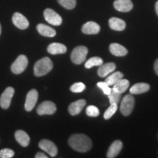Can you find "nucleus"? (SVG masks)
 <instances>
[{"label": "nucleus", "instance_id": "7", "mask_svg": "<svg viewBox=\"0 0 158 158\" xmlns=\"http://www.w3.org/2000/svg\"><path fill=\"white\" fill-rule=\"evenodd\" d=\"M56 110V106L54 102L51 101H44L40 103L37 108L39 115H52Z\"/></svg>", "mask_w": 158, "mask_h": 158}, {"label": "nucleus", "instance_id": "10", "mask_svg": "<svg viewBox=\"0 0 158 158\" xmlns=\"http://www.w3.org/2000/svg\"><path fill=\"white\" fill-rule=\"evenodd\" d=\"M38 99V92L36 89H31L27 93L24 105L25 110L27 111H31L35 108Z\"/></svg>", "mask_w": 158, "mask_h": 158}, {"label": "nucleus", "instance_id": "26", "mask_svg": "<svg viewBox=\"0 0 158 158\" xmlns=\"http://www.w3.org/2000/svg\"><path fill=\"white\" fill-rule=\"evenodd\" d=\"M108 98H109V101L110 104L113 103H116L117 104L118 102L120 101L122 98V94L121 93H118L114 91L113 89H111L110 90V94H108Z\"/></svg>", "mask_w": 158, "mask_h": 158}, {"label": "nucleus", "instance_id": "29", "mask_svg": "<svg viewBox=\"0 0 158 158\" xmlns=\"http://www.w3.org/2000/svg\"><path fill=\"white\" fill-rule=\"evenodd\" d=\"M85 89H86V86L84 84L81 82H77L75 83L70 86V90L72 91L74 93H79V92H82Z\"/></svg>", "mask_w": 158, "mask_h": 158}, {"label": "nucleus", "instance_id": "33", "mask_svg": "<svg viewBox=\"0 0 158 158\" xmlns=\"http://www.w3.org/2000/svg\"><path fill=\"white\" fill-rule=\"evenodd\" d=\"M35 157L36 158H47L48 157V156L45 155V154H43L42 152H38L36 154V155H35Z\"/></svg>", "mask_w": 158, "mask_h": 158}, {"label": "nucleus", "instance_id": "35", "mask_svg": "<svg viewBox=\"0 0 158 158\" xmlns=\"http://www.w3.org/2000/svg\"><path fill=\"white\" fill-rule=\"evenodd\" d=\"M155 11H156V13H157V15L158 16V1L155 4Z\"/></svg>", "mask_w": 158, "mask_h": 158}, {"label": "nucleus", "instance_id": "13", "mask_svg": "<svg viewBox=\"0 0 158 158\" xmlns=\"http://www.w3.org/2000/svg\"><path fill=\"white\" fill-rule=\"evenodd\" d=\"M86 100L81 99V100H77L72 102L70 106H69L68 110L69 113H70L72 116H76L78 115L82 111V110L84 109V106H86Z\"/></svg>", "mask_w": 158, "mask_h": 158}, {"label": "nucleus", "instance_id": "4", "mask_svg": "<svg viewBox=\"0 0 158 158\" xmlns=\"http://www.w3.org/2000/svg\"><path fill=\"white\" fill-rule=\"evenodd\" d=\"M135 106V98L131 94H127L122 99L120 106V111L124 116H129Z\"/></svg>", "mask_w": 158, "mask_h": 158}, {"label": "nucleus", "instance_id": "11", "mask_svg": "<svg viewBox=\"0 0 158 158\" xmlns=\"http://www.w3.org/2000/svg\"><path fill=\"white\" fill-rule=\"evenodd\" d=\"M13 23L20 29H26L29 27V23L24 15L20 13H15L13 16Z\"/></svg>", "mask_w": 158, "mask_h": 158}, {"label": "nucleus", "instance_id": "20", "mask_svg": "<svg viewBox=\"0 0 158 158\" xmlns=\"http://www.w3.org/2000/svg\"><path fill=\"white\" fill-rule=\"evenodd\" d=\"M37 30L41 35L44 37H54L56 36V31L54 29L51 28V27L43 24V23H39L37 26Z\"/></svg>", "mask_w": 158, "mask_h": 158}, {"label": "nucleus", "instance_id": "28", "mask_svg": "<svg viewBox=\"0 0 158 158\" xmlns=\"http://www.w3.org/2000/svg\"><path fill=\"white\" fill-rule=\"evenodd\" d=\"M63 7L68 10H73L76 5V0H57Z\"/></svg>", "mask_w": 158, "mask_h": 158}, {"label": "nucleus", "instance_id": "8", "mask_svg": "<svg viewBox=\"0 0 158 158\" xmlns=\"http://www.w3.org/2000/svg\"><path fill=\"white\" fill-rule=\"evenodd\" d=\"M15 93V89L11 86L6 88L0 97V106L3 109H7L11 103L12 98Z\"/></svg>", "mask_w": 158, "mask_h": 158}, {"label": "nucleus", "instance_id": "24", "mask_svg": "<svg viewBox=\"0 0 158 158\" xmlns=\"http://www.w3.org/2000/svg\"><path fill=\"white\" fill-rule=\"evenodd\" d=\"M124 75L121 72H115L114 73H112L110 76H108L107 78L106 79V81L109 86H113L114 84H116L118 81L121 80L122 78H123Z\"/></svg>", "mask_w": 158, "mask_h": 158}, {"label": "nucleus", "instance_id": "6", "mask_svg": "<svg viewBox=\"0 0 158 158\" xmlns=\"http://www.w3.org/2000/svg\"><path fill=\"white\" fill-rule=\"evenodd\" d=\"M43 15L45 21L54 26H60L62 23V17L59 15L56 12H55L54 10L47 8L44 10Z\"/></svg>", "mask_w": 158, "mask_h": 158}, {"label": "nucleus", "instance_id": "31", "mask_svg": "<svg viewBox=\"0 0 158 158\" xmlns=\"http://www.w3.org/2000/svg\"><path fill=\"white\" fill-rule=\"evenodd\" d=\"M14 151L10 149H2L0 150V157L11 158L14 156Z\"/></svg>", "mask_w": 158, "mask_h": 158}, {"label": "nucleus", "instance_id": "27", "mask_svg": "<svg viewBox=\"0 0 158 158\" xmlns=\"http://www.w3.org/2000/svg\"><path fill=\"white\" fill-rule=\"evenodd\" d=\"M118 109V106L117 104L116 103H113L110 104V107L108 108L107 110H106V112L104 113V118L105 119H109L113 116L114 114L116 113V110Z\"/></svg>", "mask_w": 158, "mask_h": 158}, {"label": "nucleus", "instance_id": "22", "mask_svg": "<svg viewBox=\"0 0 158 158\" xmlns=\"http://www.w3.org/2000/svg\"><path fill=\"white\" fill-rule=\"evenodd\" d=\"M150 86L147 83H138L134 84L130 88V92L132 94H139L142 93H145L149 90Z\"/></svg>", "mask_w": 158, "mask_h": 158}, {"label": "nucleus", "instance_id": "16", "mask_svg": "<svg viewBox=\"0 0 158 158\" xmlns=\"http://www.w3.org/2000/svg\"><path fill=\"white\" fill-rule=\"evenodd\" d=\"M116 69V64L113 62L106 63L105 64L100 65L98 70V76L101 78H105L111 73H113Z\"/></svg>", "mask_w": 158, "mask_h": 158}, {"label": "nucleus", "instance_id": "17", "mask_svg": "<svg viewBox=\"0 0 158 158\" xmlns=\"http://www.w3.org/2000/svg\"><path fill=\"white\" fill-rule=\"evenodd\" d=\"M47 51L49 54L52 55L56 54H62L66 53L67 47L62 43H53L48 46Z\"/></svg>", "mask_w": 158, "mask_h": 158}, {"label": "nucleus", "instance_id": "23", "mask_svg": "<svg viewBox=\"0 0 158 158\" xmlns=\"http://www.w3.org/2000/svg\"><path fill=\"white\" fill-rule=\"evenodd\" d=\"M130 81L127 79L122 78L113 86V89L118 93H124L126 90L129 88Z\"/></svg>", "mask_w": 158, "mask_h": 158}, {"label": "nucleus", "instance_id": "1", "mask_svg": "<svg viewBox=\"0 0 158 158\" xmlns=\"http://www.w3.org/2000/svg\"><path fill=\"white\" fill-rule=\"evenodd\" d=\"M69 145L76 151L86 152L92 147V142L87 135L84 134H74L69 138Z\"/></svg>", "mask_w": 158, "mask_h": 158}, {"label": "nucleus", "instance_id": "21", "mask_svg": "<svg viewBox=\"0 0 158 158\" xmlns=\"http://www.w3.org/2000/svg\"><path fill=\"white\" fill-rule=\"evenodd\" d=\"M109 50L112 54L116 56H126L128 52L127 48L118 43H111L109 46Z\"/></svg>", "mask_w": 158, "mask_h": 158}, {"label": "nucleus", "instance_id": "34", "mask_svg": "<svg viewBox=\"0 0 158 158\" xmlns=\"http://www.w3.org/2000/svg\"><path fill=\"white\" fill-rule=\"evenodd\" d=\"M154 68H155V71L156 74L158 76V59L155 61V65H154Z\"/></svg>", "mask_w": 158, "mask_h": 158}, {"label": "nucleus", "instance_id": "36", "mask_svg": "<svg viewBox=\"0 0 158 158\" xmlns=\"http://www.w3.org/2000/svg\"><path fill=\"white\" fill-rule=\"evenodd\" d=\"M1 33H2V27H1V24H0V35H1Z\"/></svg>", "mask_w": 158, "mask_h": 158}, {"label": "nucleus", "instance_id": "30", "mask_svg": "<svg viewBox=\"0 0 158 158\" xmlns=\"http://www.w3.org/2000/svg\"><path fill=\"white\" fill-rule=\"evenodd\" d=\"M86 113L89 116L91 117H96L100 114V110L96 106H89L86 108Z\"/></svg>", "mask_w": 158, "mask_h": 158}, {"label": "nucleus", "instance_id": "25", "mask_svg": "<svg viewBox=\"0 0 158 158\" xmlns=\"http://www.w3.org/2000/svg\"><path fill=\"white\" fill-rule=\"evenodd\" d=\"M102 63H103V61L100 57H92V58L88 59L87 62L85 63V68L89 69L94 66H100V65L102 64Z\"/></svg>", "mask_w": 158, "mask_h": 158}, {"label": "nucleus", "instance_id": "9", "mask_svg": "<svg viewBox=\"0 0 158 158\" xmlns=\"http://www.w3.org/2000/svg\"><path fill=\"white\" fill-rule=\"evenodd\" d=\"M39 147L52 157H56L57 152H58V149L54 142L47 139H43L40 141Z\"/></svg>", "mask_w": 158, "mask_h": 158}, {"label": "nucleus", "instance_id": "32", "mask_svg": "<svg viewBox=\"0 0 158 158\" xmlns=\"http://www.w3.org/2000/svg\"><path fill=\"white\" fill-rule=\"evenodd\" d=\"M97 85H98V86L99 88L101 89L105 94L108 95V94H110L111 89L110 88L109 85H108L107 83L106 82H98Z\"/></svg>", "mask_w": 158, "mask_h": 158}, {"label": "nucleus", "instance_id": "14", "mask_svg": "<svg viewBox=\"0 0 158 158\" xmlns=\"http://www.w3.org/2000/svg\"><path fill=\"white\" fill-rule=\"evenodd\" d=\"M100 31V27L98 23L94 21H89L84 23L82 27L83 33L86 35H96Z\"/></svg>", "mask_w": 158, "mask_h": 158}, {"label": "nucleus", "instance_id": "2", "mask_svg": "<svg viewBox=\"0 0 158 158\" xmlns=\"http://www.w3.org/2000/svg\"><path fill=\"white\" fill-rule=\"evenodd\" d=\"M53 67H54V64L51 59L48 57H44L35 63L34 73L37 77L43 76L48 73L53 69Z\"/></svg>", "mask_w": 158, "mask_h": 158}, {"label": "nucleus", "instance_id": "15", "mask_svg": "<svg viewBox=\"0 0 158 158\" xmlns=\"http://www.w3.org/2000/svg\"><path fill=\"white\" fill-rule=\"evenodd\" d=\"M123 147L122 142L119 140H116V141H114L110 146L109 149L107 152V157L108 158H114L116 157V156L118 155V153L121 152Z\"/></svg>", "mask_w": 158, "mask_h": 158}, {"label": "nucleus", "instance_id": "3", "mask_svg": "<svg viewBox=\"0 0 158 158\" xmlns=\"http://www.w3.org/2000/svg\"><path fill=\"white\" fill-rule=\"evenodd\" d=\"M88 48L86 46L80 45L73 49L70 56L71 60L74 64H80L86 60Z\"/></svg>", "mask_w": 158, "mask_h": 158}, {"label": "nucleus", "instance_id": "5", "mask_svg": "<svg viewBox=\"0 0 158 158\" xmlns=\"http://www.w3.org/2000/svg\"><path fill=\"white\" fill-rule=\"evenodd\" d=\"M28 65V59L25 55H20L11 65V70L15 74H21Z\"/></svg>", "mask_w": 158, "mask_h": 158}, {"label": "nucleus", "instance_id": "18", "mask_svg": "<svg viewBox=\"0 0 158 158\" xmlns=\"http://www.w3.org/2000/svg\"><path fill=\"white\" fill-rule=\"evenodd\" d=\"M15 138L19 143L23 147H27L30 142V138L28 134L23 130H17L15 133Z\"/></svg>", "mask_w": 158, "mask_h": 158}, {"label": "nucleus", "instance_id": "19", "mask_svg": "<svg viewBox=\"0 0 158 158\" xmlns=\"http://www.w3.org/2000/svg\"><path fill=\"white\" fill-rule=\"evenodd\" d=\"M108 23L110 28L114 31H121L124 30V29L126 28V23L124 22V21L118 18L113 17L110 19Z\"/></svg>", "mask_w": 158, "mask_h": 158}, {"label": "nucleus", "instance_id": "12", "mask_svg": "<svg viewBox=\"0 0 158 158\" xmlns=\"http://www.w3.org/2000/svg\"><path fill=\"white\" fill-rule=\"evenodd\" d=\"M114 7L116 10L127 13L133 9V4L131 0H115L114 2Z\"/></svg>", "mask_w": 158, "mask_h": 158}]
</instances>
